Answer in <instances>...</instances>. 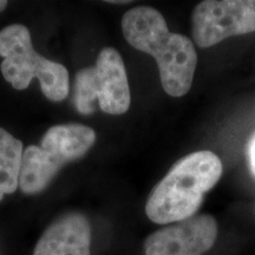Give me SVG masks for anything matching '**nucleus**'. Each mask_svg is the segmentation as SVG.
<instances>
[{"label": "nucleus", "instance_id": "1", "mask_svg": "<svg viewBox=\"0 0 255 255\" xmlns=\"http://www.w3.org/2000/svg\"><path fill=\"white\" fill-rule=\"evenodd\" d=\"M122 31L130 45L154 57L162 87L169 96L188 94L197 65L195 46L189 38L169 31L161 12L150 6H136L126 12Z\"/></svg>", "mask_w": 255, "mask_h": 255}, {"label": "nucleus", "instance_id": "2", "mask_svg": "<svg viewBox=\"0 0 255 255\" xmlns=\"http://www.w3.org/2000/svg\"><path fill=\"white\" fill-rule=\"evenodd\" d=\"M222 170L221 159L208 150L178 159L151 190L145 205L148 219L168 225L194 216L205 194L219 182Z\"/></svg>", "mask_w": 255, "mask_h": 255}, {"label": "nucleus", "instance_id": "3", "mask_svg": "<svg viewBox=\"0 0 255 255\" xmlns=\"http://www.w3.org/2000/svg\"><path fill=\"white\" fill-rule=\"evenodd\" d=\"M96 132L79 123L51 127L40 145H30L21 158L19 188L26 195L45 190L64 165L84 157L94 146Z\"/></svg>", "mask_w": 255, "mask_h": 255}, {"label": "nucleus", "instance_id": "4", "mask_svg": "<svg viewBox=\"0 0 255 255\" xmlns=\"http://www.w3.org/2000/svg\"><path fill=\"white\" fill-rule=\"evenodd\" d=\"M0 70L15 90H25L32 79L39 81L47 100L62 102L70 89L69 71L63 64L43 57L33 49L31 33L23 24H12L0 31Z\"/></svg>", "mask_w": 255, "mask_h": 255}, {"label": "nucleus", "instance_id": "5", "mask_svg": "<svg viewBox=\"0 0 255 255\" xmlns=\"http://www.w3.org/2000/svg\"><path fill=\"white\" fill-rule=\"evenodd\" d=\"M129 82L120 52L105 47L95 66L79 70L75 77L73 104L81 115L94 114L96 103L109 115H123L130 108Z\"/></svg>", "mask_w": 255, "mask_h": 255}, {"label": "nucleus", "instance_id": "6", "mask_svg": "<svg viewBox=\"0 0 255 255\" xmlns=\"http://www.w3.org/2000/svg\"><path fill=\"white\" fill-rule=\"evenodd\" d=\"M193 37L200 47H210L229 37L255 31V0H205L191 14Z\"/></svg>", "mask_w": 255, "mask_h": 255}, {"label": "nucleus", "instance_id": "7", "mask_svg": "<svg viewBox=\"0 0 255 255\" xmlns=\"http://www.w3.org/2000/svg\"><path fill=\"white\" fill-rule=\"evenodd\" d=\"M218 222L212 215H194L158 229L144 241L145 255H203L214 246Z\"/></svg>", "mask_w": 255, "mask_h": 255}, {"label": "nucleus", "instance_id": "8", "mask_svg": "<svg viewBox=\"0 0 255 255\" xmlns=\"http://www.w3.org/2000/svg\"><path fill=\"white\" fill-rule=\"evenodd\" d=\"M91 225L82 213L59 216L45 229L33 255H91Z\"/></svg>", "mask_w": 255, "mask_h": 255}, {"label": "nucleus", "instance_id": "9", "mask_svg": "<svg viewBox=\"0 0 255 255\" xmlns=\"http://www.w3.org/2000/svg\"><path fill=\"white\" fill-rule=\"evenodd\" d=\"M23 142L0 127V201L19 187Z\"/></svg>", "mask_w": 255, "mask_h": 255}, {"label": "nucleus", "instance_id": "10", "mask_svg": "<svg viewBox=\"0 0 255 255\" xmlns=\"http://www.w3.org/2000/svg\"><path fill=\"white\" fill-rule=\"evenodd\" d=\"M250 158H251V165H252V170L255 175V136L252 139L251 144H250Z\"/></svg>", "mask_w": 255, "mask_h": 255}, {"label": "nucleus", "instance_id": "11", "mask_svg": "<svg viewBox=\"0 0 255 255\" xmlns=\"http://www.w3.org/2000/svg\"><path fill=\"white\" fill-rule=\"evenodd\" d=\"M7 5H8V2L6 1V0H0V12L4 11V9L7 7Z\"/></svg>", "mask_w": 255, "mask_h": 255}, {"label": "nucleus", "instance_id": "12", "mask_svg": "<svg viewBox=\"0 0 255 255\" xmlns=\"http://www.w3.org/2000/svg\"><path fill=\"white\" fill-rule=\"evenodd\" d=\"M108 2H111V4H128L129 1H115V0H111V1Z\"/></svg>", "mask_w": 255, "mask_h": 255}]
</instances>
